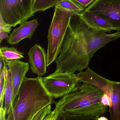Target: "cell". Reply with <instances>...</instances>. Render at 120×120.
<instances>
[{
	"label": "cell",
	"mask_w": 120,
	"mask_h": 120,
	"mask_svg": "<svg viewBox=\"0 0 120 120\" xmlns=\"http://www.w3.org/2000/svg\"><path fill=\"white\" fill-rule=\"evenodd\" d=\"M55 7H58L66 11L79 15L85 10L73 0H59Z\"/></svg>",
	"instance_id": "5bb4252c"
},
{
	"label": "cell",
	"mask_w": 120,
	"mask_h": 120,
	"mask_svg": "<svg viewBox=\"0 0 120 120\" xmlns=\"http://www.w3.org/2000/svg\"><path fill=\"white\" fill-rule=\"evenodd\" d=\"M73 13L55 7L53 17L48 32L47 66L55 61L60 54Z\"/></svg>",
	"instance_id": "277c9868"
},
{
	"label": "cell",
	"mask_w": 120,
	"mask_h": 120,
	"mask_svg": "<svg viewBox=\"0 0 120 120\" xmlns=\"http://www.w3.org/2000/svg\"><path fill=\"white\" fill-rule=\"evenodd\" d=\"M11 29L12 27L5 23L0 17V31L10 33Z\"/></svg>",
	"instance_id": "44dd1931"
},
{
	"label": "cell",
	"mask_w": 120,
	"mask_h": 120,
	"mask_svg": "<svg viewBox=\"0 0 120 120\" xmlns=\"http://www.w3.org/2000/svg\"><path fill=\"white\" fill-rule=\"evenodd\" d=\"M51 111V105H49L37 113L30 120H44L45 118Z\"/></svg>",
	"instance_id": "d6986e66"
},
{
	"label": "cell",
	"mask_w": 120,
	"mask_h": 120,
	"mask_svg": "<svg viewBox=\"0 0 120 120\" xmlns=\"http://www.w3.org/2000/svg\"><path fill=\"white\" fill-rule=\"evenodd\" d=\"M101 103L104 105L110 107L111 106L112 103L110 98L107 94H104L101 99Z\"/></svg>",
	"instance_id": "7402d4cb"
},
{
	"label": "cell",
	"mask_w": 120,
	"mask_h": 120,
	"mask_svg": "<svg viewBox=\"0 0 120 120\" xmlns=\"http://www.w3.org/2000/svg\"><path fill=\"white\" fill-rule=\"evenodd\" d=\"M80 15L87 25L95 31L106 32L116 30L108 21L96 14L85 10Z\"/></svg>",
	"instance_id": "7c38bea8"
},
{
	"label": "cell",
	"mask_w": 120,
	"mask_h": 120,
	"mask_svg": "<svg viewBox=\"0 0 120 120\" xmlns=\"http://www.w3.org/2000/svg\"><path fill=\"white\" fill-rule=\"evenodd\" d=\"M85 10L104 18L120 31V0H97Z\"/></svg>",
	"instance_id": "ba28073f"
},
{
	"label": "cell",
	"mask_w": 120,
	"mask_h": 120,
	"mask_svg": "<svg viewBox=\"0 0 120 120\" xmlns=\"http://www.w3.org/2000/svg\"><path fill=\"white\" fill-rule=\"evenodd\" d=\"M6 73L7 66L6 65L4 70L0 74V108H3L6 85Z\"/></svg>",
	"instance_id": "ac0fdd59"
},
{
	"label": "cell",
	"mask_w": 120,
	"mask_h": 120,
	"mask_svg": "<svg viewBox=\"0 0 120 120\" xmlns=\"http://www.w3.org/2000/svg\"><path fill=\"white\" fill-rule=\"evenodd\" d=\"M120 38V31L108 34L90 28L80 15L73 13L60 54L55 60L57 73L82 72L89 68L96 52Z\"/></svg>",
	"instance_id": "6da1fadb"
},
{
	"label": "cell",
	"mask_w": 120,
	"mask_h": 120,
	"mask_svg": "<svg viewBox=\"0 0 120 120\" xmlns=\"http://www.w3.org/2000/svg\"><path fill=\"white\" fill-rule=\"evenodd\" d=\"M104 94L98 88L82 82L55 102V109L60 112L99 117L107 112L108 107L101 103Z\"/></svg>",
	"instance_id": "3957f363"
},
{
	"label": "cell",
	"mask_w": 120,
	"mask_h": 120,
	"mask_svg": "<svg viewBox=\"0 0 120 120\" xmlns=\"http://www.w3.org/2000/svg\"><path fill=\"white\" fill-rule=\"evenodd\" d=\"M9 38L8 32H5L0 31V43L5 39H8Z\"/></svg>",
	"instance_id": "d4e9b609"
},
{
	"label": "cell",
	"mask_w": 120,
	"mask_h": 120,
	"mask_svg": "<svg viewBox=\"0 0 120 120\" xmlns=\"http://www.w3.org/2000/svg\"><path fill=\"white\" fill-rule=\"evenodd\" d=\"M42 81L47 91L55 98H61L71 93L80 82L77 75L72 72H54L42 77Z\"/></svg>",
	"instance_id": "52a82bcc"
},
{
	"label": "cell",
	"mask_w": 120,
	"mask_h": 120,
	"mask_svg": "<svg viewBox=\"0 0 120 120\" xmlns=\"http://www.w3.org/2000/svg\"><path fill=\"white\" fill-rule=\"evenodd\" d=\"M30 68L33 73L41 77L46 73L47 69V53L44 48L35 44L27 53Z\"/></svg>",
	"instance_id": "30bf717a"
},
{
	"label": "cell",
	"mask_w": 120,
	"mask_h": 120,
	"mask_svg": "<svg viewBox=\"0 0 120 120\" xmlns=\"http://www.w3.org/2000/svg\"><path fill=\"white\" fill-rule=\"evenodd\" d=\"M59 0H34L33 11L34 13L44 12L50 8L55 6Z\"/></svg>",
	"instance_id": "e0dca14e"
},
{
	"label": "cell",
	"mask_w": 120,
	"mask_h": 120,
	"mask_svg": "<svg viewBox=\"0 0 120 120\" xmlns=\"http://www.w3.org/2000/svg\"><path fill=\"white\" fill-rule=\"evenodd\" d=\"M6 113L4 107L0 108V120H6Z\"/></svg>",
	"instance_id": "cb8c5ba5"
},
{
	"label": "cell",
	"mask_w": 120,
	"mask_h": 120,
	"mask_svg": "<svg viewBox=\"0 0 120 120\" xmlns=\"http://www.w3.org/2000/svg\"><path fill=\"white\" fill-rule=\"evenodd\" d=\"M97 120H109L106 117L104 116H101L100 117H98Z\"/></svg>",
	"instance_id": "484cf974"
},
{
	"label": "cell",
	"mask_w": 120,
	"mask_h": 120,
	"mask_svg": "<svg viewBox=\"0 0 120 120\" xmlns=\"http://www.w3.org/2000/svg\"><path fill=\"white\" fill-rule=\"evenodd\" d=\"M83 82L98 88L110 98L109 107L111 120H120V82L111 81L96 73L91 69L85 73Z\"/></svg>",
	"instance_id": "5b68a950"
},
{
	"label": "cell",
	"mask_w": 120,
	"mask_h": 120,
	"mask_svg": "<svg viewBox=\"0 0 120 120\" xmlns=\"http://www.w3.org/2000/svg\"><path fill=\"white\" fill-rule=\"evenodd\" d=\"M81 6L84 9H86L97 0H73Z\"/></svg>",
	"instance_id": "ffe728a7"
},
{
	"label": "cell",
	"mask_w": 120,
	"mask_h": 120,
	"mask_svg": "<svg viewBox=\"0 0 120 120\" xmlns=\"http://www.w3.org/2000/svg\"><path fill=\"white\" fill-rule=\"evenodd\" d=\"M34 0H0V17L7 24L15 27L34 16Z\"/></svg>",
	"instance_id": "8992f818"
},
{
	"label": "cell",
	"mask_w": 120,
	"mask_h": 120,
	"mask_svg": "<svg viewBox=\"0 0 120 120\" xmlns=\"http://www.w3.org/2000/svg\"><path fill=\"white\" fill-rule=\"evenodd\" d=\"M6 62L11 75L13 89L12 102L13 104L18 96L19 89L23 82L26 78L25 75L29 71L30 66L29 63L19 60Z\"/></svg>",
	"instance_id": "9c48e42d"
},
{
	"label": "cell",
	"mask_w": 120,
	"mask_h": 120,
	"mask_svg": "<svg viewBox=\"0 0 120 120\" xmlns=\"http://www.w3.org/2000/svg\"><path fill=\"white\" fill-rule=\"evenodd\" d=\"M58 112L55 120H97L99 117L97 116L82 115L66 112Z\"/></svg>",
	"instance_id": "2e32d148"
},
{
	"label": "cell",
	"mask_w": 120,
	"mask_h": 120,
	"mask_svg": "<svg viewBox=\"0 0 120 120\" xmlns=\"http://www.w3.org/2000/svg\"><path fill=\"white\" fill-rule=\"evenodd\" d=\"M0 56L6 62L14 60H19L24 58L23 53L18 51L14 47L2 46L0 49Z\"/></svg>",
	"instance_id": "9a60e30c"
},
{
	"label": "cell",
	"mask_w": 120,
	"mask_h": 120,
	"mask_svg": "<svg viewBox=\"0 0 120 120\" xmlns=\"http://www.w3.org/2000/svg\"><path fill=\"white\" fill-rule=\"evenodd\" d=\"M7 66V73H6V85L4 96V108L5 110L6 116H8L12 107V97L13 94L12 84L10 72Z\"/></svg>",
	"instance_id": "4fadbf2b"
},
{
	"label": "cell",
	"mask_w": 120,
	"mask_h": 120,
	"mask_svg": "<svg viewBox=\"0 0 120 120\" xmlns=\"http://www.w3.org/2000/svg\"><path fill=\"white\" fill-rule=\"evenodd\" d=\"M6 65V62L2 57L0 56V74L4 70Z\"/></svg>",
	"instance_id": "603a6c76"
},
{
	"label": "cell",
	"mask_w": 120,
	"mask_h": 120,
	"mask_svg": "<svg viewBox=\"0 0 120 120\" xmlns=\"http://www.w3.org/2000/svg\"><path fill=\"white\" fill-rule=\"evenodd\" d=\"M39 24L37 19L23 22L13 30L7 39L11 45H15L25 39H31Z\"/></svg>",
	"instance_id": "8fae6325"
},
{
	"label": "cell",
	"mask_w": 120,
	"mask_h": 120,
	"mask_svg": "<svg viewBox=\"0 0 120 120\" xmlns=\"http://www.w3.org/2000/svg\"><path fill=\"white\" fill-rule=\"evenodd\" d=\"M44 86L42 77L25 78L6 120H30L37 113L54 103Z\"/></svg>",
	"instance_id": "7a4b0ae2"
}]
</instances>
